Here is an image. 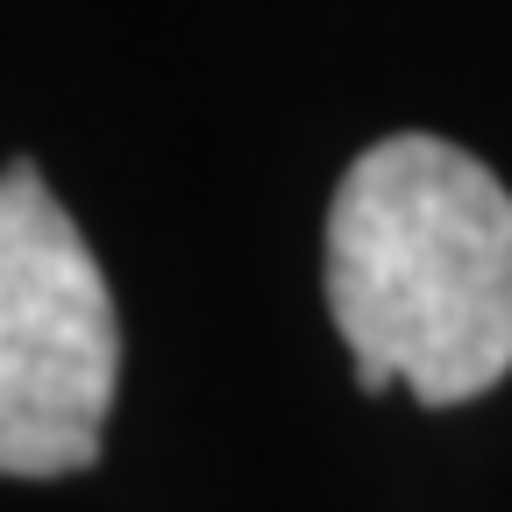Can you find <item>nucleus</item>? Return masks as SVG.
<instances>
[{
    "mask_svg": "<svg viewBox=\"0 0 512 512\" xmlns=\"http://www.w3.org/2000/svg\"><path fill=\"white\" fill-rule=\"evenodd\" d=\"M328 313L363 392L484 399L512 370V192L498 171L441 136L370 143L328 207Z\"/></svg>",
    "mask_w": 512,
    "mask_h": 512,
    "instance_id": "f257e3e1",
    "label": "nucleus"
},
{
    "mask_svg": "<svg viewBox=\"0 0 512 512\" xmlns=\"http://www.w3.org/2000/svg\"><path fill=\"white\" fill-rule=\"evenodd\" d=\"M121 320L86 235L36 164L0 171V477L100 463Z\"/></svg>",
    "mask_w": 512,
    "mask_h": 512,
    "instance_id": "f03ea898",
    "label": "nucleus"
}]
</instances>
